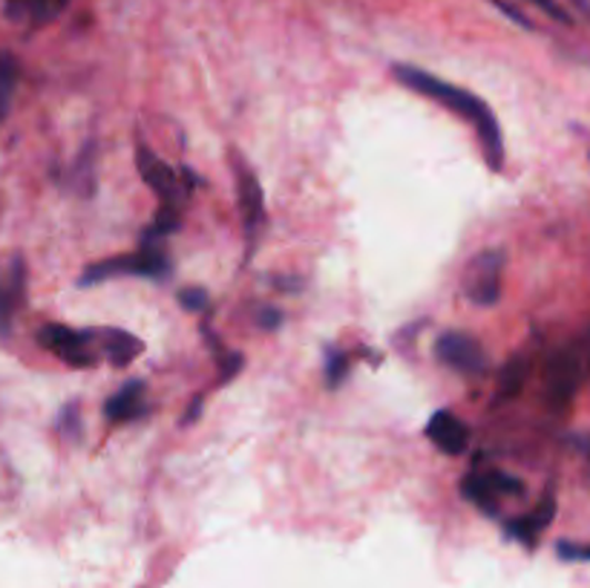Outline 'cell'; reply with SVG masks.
Returning <instances> with one entry per match:
<instances>
[{"label":"cell","mask_w":590,"mask_h":588,"mask_svg":"<svg viewBox=\"0 0 590 588\" xmlns=\"http://www.w3.org/2000/svg\"><path fill=\"white\" fill-rule=\"evenodd\" d=\"M464 497L472 499V502L478 505V508L484 510V514H496V499H499V494L492 490L490 479H487V474H472L467 476L464 482Z\"/></svg>","instance_id":"obj_16"},{"label":"cell","mask_w":590,"mask_h":588,"mask_svg":"<svg viewBox=\"0 0 590 588\" xmlns=\"http://www.w3.org/2000/svg\"><path fill=\"white\" fill-rule=\"evenodd\" d=\"M346 367H349V361H346V355L340 352V349H329V352H326V383H329L331 390L343 381Z\"/></svg>","instance_id":"obj_18"},{"label":"cell","mask_w":590,"mask_h":588,"mask_svg":"<svg viewBox=\"0 0 590 588\" xmlns=\"http://www.w3.org/2000/svg\"><path fill=\"white\" fill-rule=\"evenodd\" d=\"M233 177H237L239 213H242V222H246L248 246H257V237H260L262 226H266V197H262L260 179L239 157H233Z\"/></svg>","instance_id":"obj_6"},{"label":"cell","mask_w":590,"mask_h":588,"mask_svg":"<svg viewBox=\"0 0 590 588\" xmlns=\"http://www.w3.org/2000/svg\"><path fill=\"white\" fill-rule=\"evenodd\" d=\"M556 551L568 562H590V546H582V542H559Z\"/></svg>","instance_id":"obj_22"},{"label":"cell","mask_w":590,"mask_h":588,"mask_svg":"<svg viewBox=\"0 0 590 588\" xmlns=\"http://www.w3.org/2000/svg\"><path fill=\"white\" fill-rule=\"evenodd\" d=\"M257 323H260L262 329L280 327V312H277V309H262L260 318H257Z\"/></svg>","instance_id":"obj_25"},{"label":"cell","mask_w":590,"mask_h":588,"mask_svg":"<svg viewBox=\"0 0 590 588\" xmlns=\"http://www.w3.org/2000/svg\"><path fill=\"white\" fill-rule=\"evenodd\" d=\"M553 514H556L553 494H544V499L536 505L533 514H528V517H519V519H510V522H507V534H510V537H516V539H521L524 546H533L536 537H539V534L550 525Z\"/></svg>","instance_id":"obj_11"},{"label":"cell","mask_w":590,"mask_h":588,"mask_svg":"<svg viewBox=\"0 0 590 588\" xmlns=\"http://www.w3.org/2000/svg\"><path fill=\"white\" fill-rule=\"evenodd\" d=\"M427 436L429 441L441 447L447 456H461L467 450V445H470V430H467L464 421L447 410L436 412V416L429 419Z\"/></svg>","instance_id":"obj_9"},{"label":"cell","mask_w":590,"mask_h":588,"mask_svg":"<svg viewBox=\"0 0 590 588\" xmlns=\"http://www.w3.org/2000/svg\"><path fill=\"white\" fill-rule=\"evenodd\" d=\"M61 430H63V436H72V439L78 436V410L76 407H67V410H63Z\"/></svg>","instance_id":"obj_24"},{"label":"cell","mask_w":590,"mask_h":588,"mask_svg":"<svg viewBox=\"0 0 590 588\" xmlns=\"http://www.w3.org/2000/svg\"><path fill=\"white\" fill-rule=\"evenodd\" d=\"M530 3H536V7H539V9H544V12H548L550 18H556V21L570 23L568 12H564V9L559 7V3H556V0H530Z\"/></svg>","instance_id":"obj_23"},{"label":"cell","mask_w":590,"mask_h":588,"mask_svg":"<svg viewBox=\"0 0 590 588\" xmlns=\"http://www.w3.org/2000/svg\"><path fill=\"white\" fill-rule=\"evenodd\" d=\"M242 367H246V358L239 352H219V387L233 381Z\"/></svg>","instance_id":"obj_19"},{"label":"cell","mask_w":590,"mask_h":588,"mask_svg":"<svg viewBox=\"0 0 590 588\" xmlns=\"http://www.w3.org/2000/svg\"><path fill=\"white\" fill-rule=\"evenodd\" d=\"M96 340L101 343V355H104L110 363H116V367H127V363L133 361L136 355L144 352V343H141L136 335L121 332V329L96 332Z\"/></svg>","instance_id":"obj_12"},{"label":"cell","mask_w":590,"mask_h":588,"mask_svg":"<svg viewBox=\"0 0 590 588\" xmlns=\"http://www.w3.org/2000/svg\"><path fill=\"white\" fill-rule=\"evenodd\" d=\"M202 401H204L202 396H197V398H193V401H190L188 416H184V419H182V425H193V421L199 419V412H202Z\"/></svg>","instance_id":"obj_26"},{"label":"cell","mask_w":590,"mask_h":588,"mask_svg":"<svg viewBox=\"0 0 590 588\" xmlns=\"http://www.w3.org/2000/svg\"><path fill=\"white\" fill-rule=\"evenodd\" d=\"M579 381H582V361H579V355L573 349H559L548 363L550 405L556 410H564L573 401V396H577Z\"/></svg>","instance_id":"obj_7"},{"label":"cell","mask_w":590,"mask_h":588,"mask_svg":"<svg viewBox=\"0 0 590 588\" xmlns=\"http://www.w3.org/2000/svg\"><path fill=\"white\" fill-rule=\"evenodd\" d=\"M136 165H139L141 179L148 182L150 191L162 199L164 206H179V199H182V185H179V177L162 162V159L153 157V150L139 144V148H136Z\"/></svg>","instance_id":"obj_8"},{"label":"cell","mask_w":590,"mask_h":588,"mask_svg":"<svg viewBox=\"0 0 590 588\" xmlns=\"http://www.w3.org/2000/svg\"><path fill=\"white\" fill-rule=\"evenodd\" d=\"M504 251L487 249L470 260L461 280L467 300L476 306H496L501 300V280H504Z\"/></svg>","instance_id":"obj_3"},{"label":"cell","mask_w":590,"mask_h":588,"mask_svg":"<svg viewBox=\"0 0 590 588\" xmlns=\"http://www.w3.org/2000/svg\"><path fill=\"white\" fill-rule=\"evenodd\" d=\"M528 372H530V361L524 355H513L510 361L504 363V372H501L499 381V401H510V398L519 396L528 383Z\"/></svg>","instance_id":"obj_15"},{"label":"cell","mask_w":590,"mask_h":588,"mask_svg":"<svg viewBox=\"0 0 590 588\" xmlns=\"http://www.w3.org/2000/svg\"><path fill=\"white\" fill-rule=\"evenodd\" d=\"M436 355L438 361L470 378L484 376L487 363H490L484 347H481L472 335L464 332H443L436 343Z\"/></svg>","instance_id":"obj_5"},{"label":"cell","mask_w":590,"mask_h":588,"mask_svg":"<svg viewBox=\"0 0 590 588\" xmlns=\"http://www.w3.org/2000/svg\"><path fill=\"white\" fill-rule=\"evenodd\" d=\"M392 76L401 81L407 90L418 92L423 99L438 101L441 107H447L450 113H456L458 119L470 121L476 128L478 142L484 150V159L492 170H504V136H501L499 121L492 116V110L487 107V101H481L478 96H472L464 87H456L450 81L438 79L432 72L421 70L412 64H394Z\"/></svg>","instance_id":"obj_1"},{"label":"cell","mask_w":590,"mask_h":588,"mask_svg":"<svg viewBox=\"0 0 590 588\" xmlns=\"http://www.w3.org/2000/svg\"><path fill=\"white\" fill-rule=\"evenodd\" d=\"M179 306H184L188 312H202L208 306V291L199 289V286H190V289L179 291Z\"/></svg>","instance_id":"obj_21"},{"label":"cell","mask_w":590,"mask_h":588,"mask_svg":"<svg viewBox=\"0 0 590 588\" xmlns=\"http://www.w3.org/2000/svg\"><path fill=\"white\" fill-rule=\"evenodd\" d=\"M150 277V280H164L170 277V260L159 246H141L139 255L113 257V260H101L96 266H87L78 283L92 286L113 280V277Z\"/></svg>","instance_id":"obj_2"},{"label":"cell","mask_w":590,"mask_h":588,"mask_svg":"<svg viewBox=\"0 0 590 588\" xmlns=\"http://www.w3.org/2000/svg\"><path fill=\"white\" fill-rule=\"evenodd\" d=\"M14 87H18V61L12 52H0V121L7 119Z\"/></svg>","instance_id":"obj_17"},{"label":"cell","mask_w":590,"mask_h":588,"mask_svg":"<svg viewBox=\"0 0 590 588\" xmlns=\"http://www.w3.org/2000/svg\"><path fill=\"white\" fill-rule=\"evenodd\" d=\"M70 0H7V14L12 21L47 23L63 12Z\"/></svg>","instance_id":"obj_14"},{"label":"cell","mask_w":590,"mask_h":588,"mask_svg":"<svg viewBox=\"0 0 590 588\" xmlns=\"http://www.w3.org/2000/svg\"><path fill=\"white\" fill-rule=\"evenodd\" d=\"M107 419L113 425H124V421H133L136 416L144 412V387L139 381L124 383L119 392H116L110 401H107Z\"/></svg>","instance_id":"obj_13"},{"label":"cell","mask_w":590,"mask_h":588,"mask_svg":"<svg viewBox=\"0 0 590 588\" xmlns=\"http://www.w3.org/2000/svg\"><path fill=\"white\" fill-rule=\"evenodd\" d=\"M23 291H27V271L21 257H14L9 275L0 277V338H7L12 329V315L23 303Z\"/></svg>","instance_id":"obj_10"},{"label":"cell","mask_w":590,"mask_h":588,"mask_svg":"<svg viewBox=\"0 0 590 588\" xmlns=\"http://www.w3.org/2000/svg\"><path fill=\"white\" fill-rule=\"evenodd\" d=\"M38 343L43 349H50L52 355H58L70 367H92L99 361V355L92 352V343H96L92 332H76V329L61 327V323H47L38 332Z\"/></svg>","instance_id":"obj_4"},{"label":"cell","mask_w":590,"mask_h":588,"mask_svg":"<svg viewBox=\"0 0 590 588\" xmlns=\"http://www.w3.org/2000/svg\"><path fill=\"white\" fill-rule=\"evenodd\" d=\"M487 479H490L492 490H496L499 497L501 494H507V497H519V494H524V485H521L519 479L499 474V470H490V474H487Z\"/></svg>","instance_id":"obj_20"}]
</instances>
